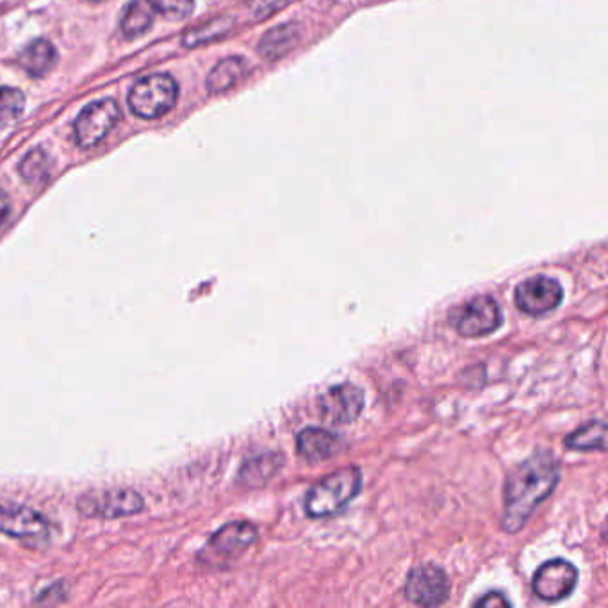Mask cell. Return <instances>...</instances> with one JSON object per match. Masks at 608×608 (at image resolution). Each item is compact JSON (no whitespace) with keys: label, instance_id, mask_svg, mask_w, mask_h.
I'll use <instances>...</instances> for the list:
<instances>
[{"label":"cell","instance_id":"cell-25","mask_svg":"<svg viewBox=\"0 0 608 608\" xmlns=\"http://www.w3.org/2000/svg\"><path fill=\"white\" fill-rule=\"evenodd\" d=\"M90 2H104V0H90Z\"/></svg>","mask_w":608,"mask_h":608},{"label":"cell","instance_id":"cell-10","mask_svg":"<svg viewBox=\"0 0 608 608\" xmlns=\"http://www.w3.org/2000/svg\"><path fill=\"white\" fill-rule=\"evenodd\" d=\"M366 394L359 385L343 382L319 394L318 409L321 418L332 425L354 423L365 410Z\"/></svg>","mask_w":608,"mask_h":608},{"label":"cell","instance_id":"cell-13","mask_svg":"<svg viewBox=\"0 0 608 608\" xmlns=\"http://www.w3.org/2000/svg\"><path fill=\"white\" fill-rule=\"evenodd\" d=\"M340 446V438L330 430L319 429V427H307L300 430L296 435V449L302 459L307 463H324L334 457Z\"/></svg>","mask_w":608,"mask_h":608},{"label":"cell","instance_id":"cell-15","mask_svg":"<svg viewBox=\"0 0 608 608\" xmlns=\"http://www.w3.org/2000/svg\"><path fill=\"white\" fill-rule=\"evenodd\" d=\"M563 446L574 452H607V425L604 421H588L563 439Z\"/></svg>","mask_w":608,"mask_h":608},{"label":"cell","instance_id":"cell-19","mask_svg":"<svg viewBox=\"0 0 608 608\" xmlns=\"http://www.w3.org/2000/svg\"><path fill=\"white\" fill-rule=\"evenodd\" d=\"M299 38V33L293 25H280L269 30L268 35L263 36L259 43L261 55L268 60H277L280 55L288 54L293 49L294 41Z\"/></svg>","mask_w":608,"mask_h":608},{"label":"cell","instance_id":"cell-9","mask_svg":"<svg viewBox=\"0 0 608 608\" xmlns=\"http://www.w3.org/2000/svg\"><path fill=\"white\" fill-rule=\"evenodd\" d=\"M579 585V569L566 559H554L544 562L535 571L532 588L535 596L546 604H557L573 594Z\"/></svg>","mask_w":608,"mask_h":608},{"label":"cell","instance_id":"cell-16","mask_svg":"<svg viewBox=\"0 0 608 608\" xmlns=\"http://www.w3.org/2000/svg\"><path fill=\"white\" fill-rule=\"evenodd\" d=\"M21 65L33 77H43L58 63V50L47 40H36L21 54Z\"/></svg>","mask_w":608,"mask_h":608},{"label":"cell","instance_id":"cell-5","mask_svg":"<svg viewBox=\"0 0 608 608\" xmlns=\"http://www.w3.org/2000/svg\"><path fill=\"white\" fill-rule=\"evenodd\" d=\"M79 512L88 518L115 519L141 512L145 504L132 489H104L86 493L79 499Z\"/></svg>","mask_w":608,"mask_h":608},{"label":"cell","instance_id":"cell-8","mask_svg":"<svg viewBox=\"0 0 608 608\" xmlns=\"http://www.w3.org/2000/svg\"><path fill=\"white\" fill-rule=\"evenodd\" d=\"M514 302L524 315L543 316L557 309L563 302V288L548 275H534L516 288Z\"/></svg>","mask_w":608,"mask_h":608},{"label":"cell","instance_id":"cell-4","mask_svg":"<svg viewBox=\"0 0 608 608\" xmlns=\"http://www.w3.org/2000/svg\"><path fill=\"white\" fill-rule=\"evenodd\" d=\"M449 324L457 334L474 340L494 334L504 325V313L493 296L480 294L452 311Z\"/></svg>","mask_w":608,"mask_h":608},{"label":"cell","instance_id":"cell-17","mask_svg":"<svg viewBox=\"0 0 608 608\" xmlns=\"http://www.w3.org/2000/svg\"><path fill=\"white\" fill-rule=\"evenodd\" d=\"M244 72H246V63L243 58H227L219 61L207 77V90L211 93H224L240 83Z\"/></svg>","mask_w":608,"mask_h":608},{"label":"cell","instance_id":"cell-23","mask_svg":"<svg viewBox=\"0 0 608 608\" xmlns=\"http://www.w3.org/2000/svg\"><path fill=\"white\" fill-rule=\"evenodd\" d=\"M473 605L474 607L485 608L512 607V604H510V599L507 598L504 593H487L485 594L484 598L477 599Z\"/></svg>","mask_w":608,"mask_h":608},{"label":"cell","instance_id":"cell-14","mask_svg":"<svg viewBox=\"0 0 608 608\" xmlns=\"http://www.w3.org/2000/svg\"><path fill=\"white\" fill-rule=\"evenodd\" d=\"M284 455L279 452L257 455L254 459H249L241 466L238 482L244 487L257 489L268 484L269 479H274L277 471L284 464Z\"/></svg>","mask_w":608,"mask_h":608},{"label":"cell","instance_id":"cell-1","mask_svg":"<svg viewBox=\"0 0 608 608\" xmlns=\"http://www.w3.org/2000/svg\"><path fill=\"white\" fill-rule=\"evenodd\" d=\"M560 480V463L548 449H537L518 464L505 484L502 529L518 534L532 514L554 493Z\"/></svg>","mask_w":608,"mask_h":608},{"label":"cell","instance_id":"cell-22","mask_svg":"<svg viewBox=\"0 0 608 608\" xmlns=\"http://www.w3.org/2000/svg\"><path fill=\"white\" fill-rule=\"evenodd\" d=\"M161 15L174 18V21H185L195 10V0H147Z\"/></svg>","mask_w":608,"mask_h":608},{"label":"cell","instance_id":"cell-21","mask_svg":"<svg viewBox=\"0 0 608 608\" xmlns=\"http://www.w3.org/2000/svg\"><path fill=\"white\" fill-rule=\"evenodd\" d=\"M22 177L27 182H38L47 177L49 172V157L41 149L33 150L29 154L25 155V160L21 165Z\"/></svg>","mask_w":608,"mask_h":608},{"label":"cell","instance_id":"cell-11","mask_svg":"<svg viewBox=\"0 0 608 608\" xmlns=\"http://www.w3.org/2000/svg\"><path fill=\"white\" fill-rule=\"evenodd\" d=\"M255 541L257 529L254 524L249 521H232L213 534L204 554L210 557L211 562H232L240 559L246 549L252 548Z\"/></svg>","mask_w":608,"mask_h":608},{"label":"cell","instance_id":"cell-24","mask_svg":"<svg viewBox=\"0 0 608 608\" xmlns=\"http://www.w3.org/2000/svg\"><path fill=\"white\" fill-rule=\"evenodd\" d=\"M8 215H10V200L0 193V225H2Z\"/></svg>","mask_w":608,"mask_h":608},{"label":"cell","instance_id":"cell-18","mask_svg":"<svg viewBox=\"0 0 608 608\" xmlns=\"http://www.w3.org/2000/svg\"><path fill=\"white\" fill-rule=\"evenodd\" d=\"M152 22H154V15H152L149 2L132 0L122 15L121 29L127 38H136V36L145 35L147 30L152 27Z\"/></svg>","mask_w":608,"mask_h":608},{"label":"cell","instance_id":"cell-3","mask_svg":"<svg viewBox=\"0 0 608 608\" xmlns=\"http://www.w3.org/2000/svg\"><path fill=\"white\" fill-rule=\"evenodd\" d=\"M179 86L168 74L147 75L138 80L129 93L130 111L140 118L154 121L174 110Z\"/></svg>","mask_w":608,"mask_h":608},{"label":"cell","instance_id":"cell-7","mask_svg":"<svg viewBox=\"0 0 608 608\" xmlns=\"http://www.w3.org/2000/svg\"><path fill=\"white\" fill-rule=\"evenodd\" d=\"M448 574L435 563H421L410 569L405 582V598L419 607H439L449 596Z\"/></svg>","mask_w":608,"mask_h":608},{"label":"cell","instance_id":"cell-6","mask_svg":"<svg viewBox=\"0 0 608 608\" xmlns=\"http://www.w3.org/2000/svg\"><path fill=\"white\" fill-rule=\"evenodd\" d=\"M121 105L113 99L97 100L86 105L75 121V141L80 149H91L104 140L121 122Z\"/></svg>","mask_w":608,"mask_h":608},{"label":"cell","instance_id":"cell-12","mask_svg":"<svg viewBox=\"0 0 608 608\" xmlns=\"http://www.w3.org/2000/svg\"><path fill=\"white\" fill-rule=\"evenodd\" d=\"M0 532L16 539L49 537L46 516L24 505L0 504Z\"/></svg>","mask_w":608,"mask_h":608},{"label":"cell","instance_id":"cell-2","mask_svg":"<svg viewBox=\"0 0 608 608\" xmlns=\"http://www.w3.org/2000/svg\"><path fill=\"white\" fill-rule=\"evenodd\" d=\"M363 489V471L359 466H346L334 473L319 479L307 491L304 510L309 518L325 519L341 510L357 498Z\"/></svg>","mask_w":608,"mask_h":608},{"label":"cell","instance_id":"cell-20","mask_svg":"<svg viewBox=\"0 0 608 608\" xmlns=\"http://www.w3.org/2000/svg\"><path fill=\"white\" fill-rule=\"evenodd\" d=\"M25 110V96L16 88H0V130L21 118Z\"/></svg>","mask_w":608,"mask_h":608}]
</instances>
